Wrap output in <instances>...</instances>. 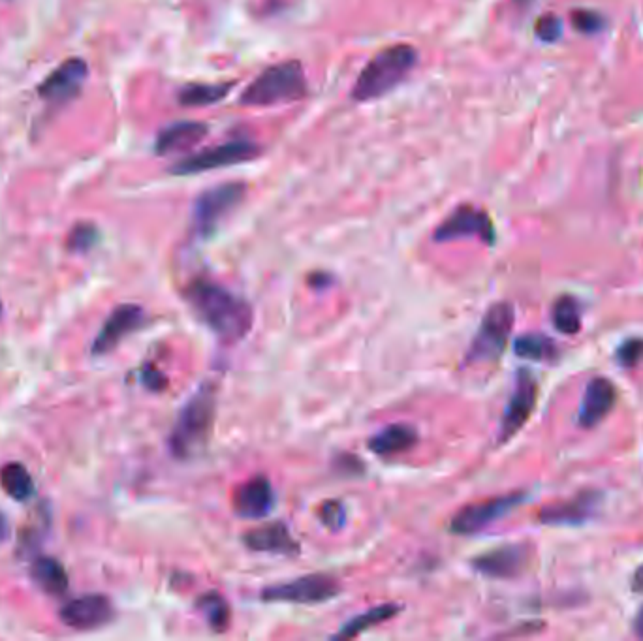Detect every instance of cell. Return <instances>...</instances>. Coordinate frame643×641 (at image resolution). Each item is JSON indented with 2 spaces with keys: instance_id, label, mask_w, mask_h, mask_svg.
<instances>
[{
  "instance_id": "cell-1",
  "label": "cell",
  "mask_w": 643,
  "mask_h": 641,
  "mask_svg": "<svg viewBox=\"0 0 643 641\" xmlns=\"http://www.w3.org/2000/svg\"><path fill=\"white\" fill-rule=\"evenodd\" d=\"M185 299L198 320L220 341L239 343L249 335L254 318L251 303L219 282L196 279L187 286Z\"/></svg>"
},
{
  "instance_id": "cell-2",
  "label": "cell",
  "mask_w": 643,
  "mask_h": 641,
  "mask_svg": "<svg viewBox=\"0 0 643 641\" xmlns=\"http://www.w3.org/2000/svg\"><path fill=\"white\" fill-rule=\"evenodd\" d=\"M217 418V386L200 384L177 414L170 433V452L177 459H190L200 454L213 435Z\"/></svg>"
},
{
  "instance_id": "cell-3",
  "label": "cell",
  "mask_w": 643,
  "mask_h": 641,
  "mask_svg": "<svg viewBox=\"0 0 643 641\" xmlns=\"http://www.w3.org/2000/svg\"><path fill=\"white\" fill-rule=\"evenodd\" d=\"M416 63L418 53L407 44H397L378 51L356 79L352 87V98L358 102H369L390 93L407 78L408 72Z\"/></svg>"
},
{
  "instance_id": "cell-4",
  "label": "cell",
  "mask_w": 643,
  "mask_h": 641,
  "mask_svg": "<svg viewBox=\"0 0 643 641\" xmlns=\"http://www.w3.org/2000/svg\"><path fill=\"white\" fill-rule=\"evenodd\" d=\"M307 94V76L299 61L273 64L243 91L239 102L251 108H269L301 100Z\"/></svg>"
},
{
  "instance_id": "cell-5",
  "label": "cell",
  "mask_w": 643,
  "mask_h": 641,
  "mask_svg": "<svg viewBox=\"0 0 643 641\" xmlns=\"http://www.w3.org/2000/svg\"><path fill=\"white\" fill-rule=\"evenodd\" d=\"M339 595H341V585L330 574H307L284 583L267 585L266 589H262L260 598L271 604L314 606V604L330 602Z\"/></svg>"
},
{
  "instance_id": "cell-6",
  "label": "cell",
  "mask_w": 643,
  "mask_h": 641,
  "mask_svg": "<svg viewBox=\"0 0 643 641\" xmlns=\"http://www.w3.org/2000/svg\"><path fill=\"white\" fill-rule=\"evenodd\" d=\"M514 307L506 301L495 303L487 309L478 333L472 339L471 348L467 352L469 363H486L497 360L504 352L510 333L514 328Z\"/></svg>"
},
{
  "instance_id": "cell-7",
  "label": "cell",
  "mask_w": 643,
  "mask_h": 641,
  "mask_svg": "<svg viewBox=\"0 0 643 641\" xmlns=\"http://www.w3.org/2000/svg\"><path fill=\"white\" fill-rule=\"evenodd\" d=\"M247 187L243 183H224L202 192L192 209V230L200 239L215 234L220 222L243 202Z\"/></svg>"
},
{
  "instance_id": "cell-8",
  "label": "cell",
  "mask_w": 643,
  "mask_h": 641,
  "mask_svg": "<svg viewBox=\"0 0 643 641\" xmlns=\"http://www.w3.org/2000/svg\"><path fill=\"white\" fill-rule=\"evenodd\" d=\"M256 157H260V147L256 143L247 140L228 141L179 160L177 164H173L172 173L194 175V173L213 172L220 168L251 162Z\"/></svg>"
},
{
  "instance_id": "cell-9",
  "label": "cell",
  "mask_w": 643,
  "mask_h": 641,
  "mask_svg": "<svg viewBox=\"0 0 643 641\" xmlns=\"http://www.w3.org/2000/svg\"><path fill=\"white\" fill-rule=\"evenodd\" d=\"M525 499H527L525 493H510V495H501L487 501L469 504L452 517L450 531L459 536H471V534L486 531L487 527L501 521L502 517L512 514Z\"/></svg>"
},
{
  "instance_id": "cell-10",
  "label": "cell",
  "mask_w": 643,
  "mask_h": 641,
  "mask_svg": "<svg viewBox=\"0 0 643 641\" xmlns=\"http://www.w3.org/2000/svg\"><path fill=\"white\" fill-rule=\"evenodd\" d=\"M463 237H478L486 245L495 243V228L486 211L472 205H461L448 219L440 222L433 234V239L439 243H448Z\"/></svg>"
},
{
  "instance_id": "cell-11",
  "label": "cell",
  "mask_w": 643,
  "mask_h": 641,
  "mask_svg": "<svg viewBox=\"0 0 643 641\" xmlns=\"http://www.w3.org/2000/svg\"><path fill=\"white\" fill-rule=\"evenodd\" d=\"M538 399V384L529 371L521 369L516 386L508 399V405L504 408L502 414L501 433H499V442H506L514 435H518L519 429L529 422L534 407Z\"/></svg>"
},
{
  "instance_id": "cell-12",
  "label": "cell",
  "mask_w": 643,
  "mask_h": 641,
  "mask_svg": "<svg viewBox=\"0 0 643 641\" xmlns=\"http://www.w3.org/2000/svg\"><path fill=\"white\" fill-rule=\"evenodd\" d=\"M531 559V549L525 544H506L501 548L489 549L472 559V568L493 579H510L519 576Z\"/></svg>"
},
{
  "instance_id": "cell-13",
  "label": "cell",
  "mask_w": 643,
  "mask_h": 641,
  "mask_svg": "<svg viewBox=\"0 0 643 641\" xmlns=\"http://www.w3.org/2000/svg\"><path fill=\"white\" fill-rule=\"evenodd\" d=\"M115 617L110 598L104 595H83L66 602L61 608V621L76 630H93L108 625Z\"/></svg>"
},
{
  "instance_id": "cell-14",
  "label": "cell",
  "mask_w": 643,
  "mask_h": 641,
  "mask_svg": "<svg viewBox=\"0 0 643 641\" xmlns=\"http://www.w3.org/2000/svg\"><path fill=\"white\" fill-rule=\"evenodd\" d=\"M89 76V66L83 59H68L49 74L38 93L51 104H64L78 96Z\"/></svg>"
},
{
  "instance_id": "cell-15",
  "label": "cell",
  "mask_w": 643,
  "mask_h": 641,
  "mask_svg": "<svg viewBox=\"0 0 643 641\" xmlns=\"http://www.w3.org/2000/svg\"><path fill=\"white\" fill-rule=\"evenodd\" d=\"M145 322V313L140 305H119L113 313L108 316L100 333L96 335L93 343V354L104 356L111 352L117 344L121 343L130 333L138 331Z\"/></svg>"
},
{
  "instance_id": "cell-16",
  "label": "cell",
  "mask_w": 643,
  "mask_h": 641,
  "mask_svg": "<svg viewBox=\"0 0 643 641\" xmlns=\"http://www.w3.org/2000/svg\"><path fill=\"white\" fill-rule=\"evenodd\" d=\"M275 489L266 476H254L237 487L234 495V512L243 519H264L275 508Z\"/></svg>"
},
{
  "instance_id": "cell-17",
  "label": "cell",
  "mask_w": 643,
  "mask_h": 641,
  "mask_svg": "<svg viewBox=\"0 0 643 641\" xmlns=\"http://www.w3.org/2000/svg\"><path fill=\"white\" fill-rule=\"evenodd\" d=\"M245 546L256 551V553H271V555H299L298 540L292 536L288 525L283 521L267 523L262 527H256L252 531L243 534Z\"/></svg>"
},
{
  "instance_id": "cell-18",
  "label": "cell",
  "mask_w": 643,
  "mask_h": 641,
  "mask_svg": "<svg viewBox=\"0 0 643 641\" xmlns=\"http://www.w3.org/2000/svg\"><path fill=\"white\" fill-rule=\"evenodd\" d=\"M617 399V390L612 380L604 376H596L589 384L581 401L578 422L585 429H593L598 423L604 422V418L612 412Z\"/></svg>"
},
{
  "instance_id": "cell-19",
  "label": "cell",
  "mask_w": 643,
  "mask_h": 641,
  "mask_svg": "<svg viewBox=\"0 0 643 641\" xmlns=\"http://www.w3.org/2000/svg\"><path fill=\"white\" fill-rule=\"evenodd\" d=\"M600 506V495L587 491L580 493L570 501L549 504L540 512V521L544 525H583L593 519Z\"/></svg>"
},
{
  "instance_id": "cell-20",
  "label": "cell",
  "mask_w": 643,
  "mask_h": 641,
  "mask_svg": "<svg viewBox=\"0 0 643 641\" xmlns=\"http://www.w3.org/2000/svg\"><path fill=\"white\" fill-rule=\"evenodd\" d=\"M418 444V431L410 423H392L367 440V448L378 457L405 454Z\"/></svg>"
},
{
  "instance_id": "cell-21",
  "label": "cell",
  "mask_w": 643,
  "mask_h": 641,
  "mask_svg": "<svg viewBox=\"0 0 643 641\" xmlns=\"http://www.w3.org/2000/svg\"><path fill=\"white\" fill-rule=\"evenodd\" d=\"M207 134V126L198 121H181L164 128L157 138L158 155L190 151Z\"/></svg>"
},
{
  "instance_id": "cell-22",
  "label": "cell",
  "mask_w": 643,
  "mask_h": 641,
  "mask_svg": "<svg viewBox=\"0 0 643 641\" xmlns=\"http://www.w3.org/2000/svg\"><path fill=\"white\" fill-rule=\"evenodd\" d=\"M34 583L48 595H64L68 591V574L63 564L53 557H38L31 566Z\"/></svg>"
},
{
  "instance_id": "cell-23",
  "label": "cell",
  "mask_w": 643,
  "mask_h": 641,
  "mask_svg": "<svg viewBox=\"0 0 643 641\" xmlns=\"http://www.w3.org/2000/svg\"><path fill=\"white\" fill-rule=\"evenodd\" d=\"M403 610L399 604H380L371 610L363 611L360 615L352 617L350 621H346L345 625L341 626V630L337 634H333V638L337 640H348V638H356L360 636L361 632L371 630L380 623L390 621L395 617L399 611Z\"/></svg>"
},
{
  "instance_id": "cell-24",
  "label": "cell",
  "mask_w": 643,
  "mask_h": 641,
  "mask_svg": "<svg viewBox=\"0 0 643 641\" xmlns=\"http://www.w3.org/2000/svg\"><path fill=\"white\" fill-rule=\"evenodd\" d=\"M234 87V83H194V85H187L179 91V102L183 106L189 108H204V106H213L220 102L222 98H226L230 89Z\"/></svg>"
},
{
  "instance_id": "cell-25",
  "label": "cell",
  "mask_w": 643,
  "mask_h": 641,
  "mask_svg": "<svg viewBox=\"0 0 643 641\" xmlns=\"http://www.w3.org/2000/svg\"><path fill=\"white\" fill-rule=\"evenodd\" d=\"M0 484L4 487V491L16 501H29L34 493L31 474L21 463H10L0 470Z\"/></svg>"
},
{
  "instance_id": "cell-26",
  "label": "cell",
  "mask_w": 643,
  "mask_h": 641,
  "mask_svg": "<svg viewBox=\"0 0 643 641\" xmlns=\"http://www.w3.org/2000/svg\"><path fill=\"white\" fill-rule=\"evenodd\" d=\"M514 352L523 360L553 361L557 358L555 343L540 333H527L518 337L514 343Z\"/></svg>"
},
{
  "instance_id": "cell-27",
  "label": "cell",
  "mask_w": 643,
  "mask_h": 641,
  "mask_svg": "<svg viewBox=\"0 0 643 641\" xmlns=\"http://www.w3.org/2000/svg\"><path fill=\"white\" fill-rule=\"evenodd\" d=\"M196 610L204 613L207 623L215 632H224L230 625V619H232L230 606H228L226 598L215 591H209V593L200 596L196 600Z\"/></svg>"
},
{
  "instance_id": "cell-28",
  "label": "cell",
  "mask_w": 643,
  "mask_h": 641,
  "mask_svg": "<svg viewBox=\"0 0 643 641\" xmlns=\"http://www.w3.org/2000/svg\"><path fill=\"white\" fill-rule=\"evenodd\" d=\"M551 320L557 331L563 335H574L581 329L580 303L572 296H563L557 299L551 311Z\"/></svg>"
},
{
  "instance_id": "cell-29",
  "label": "cell",
  "mask_w": 643,
  "mask_h": 641,
  "mask_svg": "<svg viewBox=\"0 0 643 641\" xmlns=\"http://www.w3.org/2000/svg\"><path fill=\"white\" fill-rule=\"evenodd\" d=\"M96 239H98V232L93 224H78L68 237V247L72 251H89L95 245Z\"/></svg>"
},
{
  "instance_id": "cell-30",
  "label": "cell",
  "mask_w": 643,
  "mask_h": 641,
  "mask_svg": "<svg viewBox=\"0 0 643 641\" xmlns=\"http://www.w3.org/2000/svg\"><path fill=\"white\" fill-rule=\"evenodd\" d=\"M615 358L627 369L636 367L640 361H643V339H628V341H625L617 348Z\"/></svg>"
},
{
  "instance_id": "cell-31",
  "label": "cell",
  "mask_w": 643,
  "mask_h": 641,
  "mask_svg": "<svg viewBox=\"0 0 643 641\" xmlns=\"http://www.w3.org/2000/svg\"><path fill=\"white\" fill-rule=\"evenodd\" d=\"M320 516H322V523L326 527H330L331 531H337L345 523V506H343V502L339 501L324 502L320 508Z\"/></svg>"
},
{
  "instance_id": "cell-32",
  "label": "cell",
  "mask_w": 643,
  "mask_h": 641,
  "mask_svg": "<svg viewBox=\"0 0 643 641\" xmlns=\"http://www.w3.org/2000/svg\"><path fill=\"white\" fill-rule=\"evenodd\" d=\"M563 23L557 16H544L536 23V34L544 42H555L561 38Z\"/></svg>"
},
{
  "instance_id": "cell-33",
  "label": "cell",
  "mask_w": 643,
  "mask_h": 641,
  "mask_svg": "<svg viewBox=\"0 0 643 641\" xmlns=\"http://www.w3.org/2000/svg\"><path fill=\"white\" fill-rule=\"evenodd\" d=\"M572 21H574V27L581 32H596L602 29V17L593 14V12H587V10L574 12Z\"/></svg>"
},
{
  "instance_id": "cell-34",
  "label": "cell",
  "mask_w": 643,
  "mask_h": 641,
  "mask_svg": "<svg viewBox=\"0 0 643 641\" xmlns=\"http://www.w3.org/2000/svg\"><path fill=\"white\" fill-rule=\"evenodd\" d=\"M143 382H145V386H147L149 390L155 391L164 390L166 384H168L166 376L158 373L157 369H153V367H145V371H143Z\"/></svg>"
},
{
  "instance_id": "cell-35",
  "label": "cell",
  "mask_w": 643,
  "mask_h": 641,
  "mask_svg": "<svg viewBox=\"0 0 643 641\" xmlns=\"http://www.w3.org/2000/svg\"><path fill=\"white\" fill-rule=\"evenodd\" d=\"M8 534H10V529H8V523H6V517L0 514V544H2V542H6V538H8Z\"/></svg>"
},
{
  "instance_id": "cell-36",
  "label": "cell",
  "mask_w": 643,
  "mask_h": 641,
  "mask_svg": "<svg viewBox=\"0 0 643 641\" xmlns=\"http://www.w3.org/2000/svg\"><path fill=\"white\" fill-rule=\"evenodd\" d=\"M634 630H636V634H638V638H642L643 640V608L640 610V613H638V617H636V621H634Z\"/></svg>"
},
{
  "instance_id": "cell-37",
  "label": "cell",
  "mask_w": 643,
  "mask_h": 641,
  "mask_svg": "<svg viewBox=\"0 0 643 641\" xmlns=\"http://www.w3.org/2000/svg\"><path fill=\"white\" fill-rule=\"evenodd\" d=\"M634 589L636 591H642L643 593V566L636 572V578H634Z\"/></svg>"
}]
</instances>
